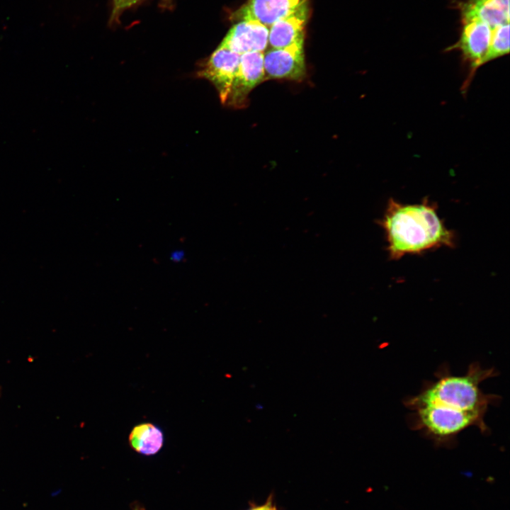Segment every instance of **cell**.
Here are the masks:
<instances>
[{"instance_id": "cell-1", "label": "cell", "mask_w": 510, "mask_h": 510, "mask_svg": "<svg viewBox=\"0 0 510 510\" xmlns=\"http://www.w3.org/2000/svg\"><path fill=\"white\" fill-rule=\"evenodd\" d=\"M379 225L392 260L455 244V233L439 217L436 204L426 198L417 204H403L390 198Z\"/></svg>"}, {"instance_id": "cell-2", "label": "cell", "mask_w": 510, "mask_h": 510, "mask_svg": "<svg viewBox=\"0 0 510 510\" xmlns=\"http://www.w3.org/2000/svg\"><path fill=\"white\" fill-rule=\"evenodd\" d=\"M497 375L494 368H483L475 362L461 375H452L448 367L441 366L436 373L437 380L426 382L418 395L407 397L404 404L411 410L437 405L485 414L488 407L497 403L499 397L484 393L480 385Z\"/></svg>"}, {"instance_id": "cell-3", "label": "cell", "mask_w": 510, "mask_h": 510, "mask_svg": "<svg viewBox=\"0 0 510 510\" xmlns=\"http://www.w3.org/2000/svg\"><path fill=\"white\" fill-rule=\"evenodd\" d=\"M412 411L409 416L412 429L421 431L436 443L452 441L459 433L470 426H477L482 432L488 430L484 414L437 405L423 406Z\"/></svg>"}, {"instance_id": "cell-4", "label": "cell", "mask_w": 510, "mask_h": 510, "mask_svg": "<svg viewBox=\"0 0 510 510\" xmlns=\"http://www.w3.org/2000/svg\"><path fill=\"white\" fill-rule=\"evenodd\" d=\"M305 36L288 46L271 48L264 55L265 75L272 79L301 81L306 76Z\"/></svg>"}, {"instance_id": "cell-5", "label": "cell", "mask_w": 510, "mask_h": 510, "mask_svg": "<svg viewBox=\"0 0 510 510\" xmlns=\"http://www.w3.org/2000/svg\"><path fill=\"white\" fill-rule=\"evenodd\" d=\"M239 61V54L219 45L196 73L198 77L214 85L222 103H225L230 94Z\"/></svg>"}, {"instance_id": "cell-6", "label": "cell", "mask_w": 510, "mask_h": 510, "mask_svg": "<svg viewBox=\"0 0 510 510\" xmlns=\"http://www.w3.org/2000/svg\"><path fill=\"white\" fill-rule=\"evenodd\" d=\"M463 24L458 41L449 50H459L465 61L470 64L471 72L463 86L465 88L470 83L472 75L482 66L493 30L487 24L478 20H471Z\"/></svg>"}, {"instance_id": "cell-7", "label": "cell", "mask_w": 510, "mask_h": 510, "mask_svg": "<svg viewBox=\"0 0 510 510\" xmlns=\"http://www.w3.org/2000/svg\"><path fill=\"white\" fill-rule=\"evenodd\" d=\"M264 55L261 52L240 55L239 68L225 104L233 108L244 106L249 94L265 77Z\"/></svg>"}, {"instance_id": "cell-8", "label": "cell", "mask_w": 510, "mask_h": 510, "mask_svg": "<svg viewBox=\"0 0 510 510\" xmlns=\"http://www.w3.org/2000/svg\"><path fill=\"white\" fill-rule=\"evenodd\" d=\"M309 0H248L231 16L233 21H256L268 28L293 13Z\"/></svg>"}, {"instance_id": "cell-9", "label": "cell", "mask_w": 510, "mask_h": 510, "mask_svg": "<svg viewBox=\"0 0 510 510\" xmlns=\"http://www.w3.org/2000/svg\"><path fill=\"white\" fill-rule=\"evenodd\" d=\"M269 28L256 21H238L228 31L220 46L242 55L261 52L268 45Z\"/></svg>"}, {"instance_id": "cell-10", "label": "cell", "mask_w": 510, "mask_h": 510, "mask_svg": "<svg viewBox=\"0 0 510 510\" xmlns=\"http://www.w3.org/2000/svg\"><path fill=\"white\" fill-rule=\"evenodd\" d=\"M459 8L463 23L478 20L493 30L509 22V0H466Z\"/></svg>"}, {"instance_id": "cell-11", "label": "cell", "mask_w": 510, "mask_h": 510, "mask_svg": "<svg viewBox=\"0 0 510 510\" xmlns=\"http://www.w3.org/2000/svg\"><path fill=\"white\" fill-rule=\"evenodd\" d=\"M308 15L309 7L307 4L275 22L268 31V45L271 47H284L304 37Z\"/></svg>"}, {"instance_id": "cell-12", "label": "cell", "mask_w": 510, "mask_h": 510, "mask_svg": "<svg viewBox=\"0 0 510 510\" xmlns=\"http://www.w3.org/2000/svg\"><path fill=\"white\" fill-rule=\"evenodd\" d=\"M128 441L130 447L137 453L148 456L153 455L163 447L164 435L158 425L144 422L132 428L129 434Z\"/></svg>"}, {"instance_id": "cell-13", "label": "cell", "mask_w": 510, "mask_h": 510, "mask_svg": "<svg viewBox=\"0 0 510 510\" xmlns=\"http://www.w3.org/2000/svg\"><path fill=\"white\" fill-rule=\"evenodd\" d=\"M509 52V22L493 29L489 47L482 65Z\"/></svg>"}, {"instance_id": "cell-14", "label": "cell", "mask_w": 510, "mask_h": 510, "mask_svg": "<svg viewBox=\"0 0 510 510\" xmlns=\"http://www.w3.org/2000/svg\"><path fill=\"white\" fill-rule=\"evenodd\" d=\"M138 0H113V14H115L135 4Z\"/></svg>"}, {"instance_id": "cell-15", "label": "cell", "mask_w": 510, "mask_h": 510, "mask_svg": "<svg viewBox=\"0 0 510 510\" xmlns=\"http://www.w3.org/2000/svg\"><path fill=\"white\" fill-rule=\"evenodd\" d=\"M275 506V505L273 503V498L272 496H269L267 501L262 505H258V506H254L249 510H272V509Z\"/></svg>"}, {"instance_id": "cell-16", "label": "cell", "mask_w": 510, "mask_h": 510, "mask_svg": "<svg viewBox=\"0 0 510 510\" xmlns=\"http://www.w3.org/2000/svg\"><path fill=\"white\" fill-rule=\"evenodd\" d=\"M185 253L181 249H176L171 252L170 259L173 262H181L184 259Z\"/></svg>"}, {"instance_id": "cell-17", "label": "cell", "mask_w": 510, "mask_h": 510, "mask_svg": "<svg viewBox=\"0 0 510 510\" xmlns=\"http://www.w3.org/2000/svg\"><path fill=\"white\" fill-rule=\"evenodd\" d=\"M133 510H144V509L142 508L141 506H140L139 505H135V507L133 508Z\"/></svg>"}, {"instance_id": "cell-18", "label": "cell", "mask_w": 510, "mask_h": 510, "mask_svg": "<svg viewBox=\"0 0 510 510\" xmlns=\"http://www.w3.org/2000/svg\"><path fill=\"white\" fill-rule=\"evenodd\" d=\"M272 510H277L276 506L272 509Z\"/></svg>"}]
</instances>
